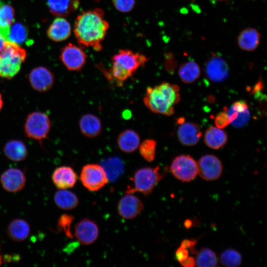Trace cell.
I'll list each match as a JSON object with an SVG mask.
<instances>
[{"instance_id": "obj_28", "label": "cell", "mask_w": 267, "mask_h": 267, "mask_svg": "<svg viewBox=\"0 0 267 267\" xmlns=\"http://www.w3.org/2000/svg\"><path fill=\"white\" fill-rule=\"evenodd\" d=\"M53 200L55 205L64 210H72L79 204L77 195L67 189H59L54 195Z\"/></svg>"}, {"instance_id": "obj_23", "label": "cell", "mask_w": 267, "mask_h": 267, "mask_svg": "<svg viewBox=\"0 0 267 267\" xmlns=\"http://www.w3.org/2000/svg\"><path fill=\"white\" fill-rule=\"evenodd\" d=\"M71 33L70 24L66 19L61 17L55 19L47 31L48 37L55 42H61L67 39Z\"/></svg>"}, {"instance_id": "obj_38", "label": "cell", "mask_w": 267, "mask_h": 267, "mask_svg": "<svg viewBox=\"0 0 267 267\" xmlns=\"http://www.w3.org/2000/svg\"><path fill=\"white\" fill-rule=\"evenodd\" d=\"M197 243V239H185L181 242L180 246L187 249L189 251H190L191 253L196 254L197 252L195 249Z\"/></svg>"}, {"instance_id": "obj_27", "label": "cell", "mask_w": 267, "mask_h": 267, "mask_svg": "<svg viewBox=\"0 0 267 267\" xmlns=\"http://www.w3.org/2000/svg\"><path fill=\"white\" fill-rule=\"evenodd\" d=\"M227 139V135L224 131L212 126L206 131L204 140L210 148L219 149L226 143Z\"/></svg>"}, {"instance_id": "obj_22", "label": "cell", "mask_w": 267, "mask_h": 267, "mask_svg": "<svg viewBox=\"0 0 267 267\" xmlns=\"http://www.w3.org/2000/svg\"><path fill=\"white\" fill-rule=\"evenodd\" d=\"M31 231L29 223L22 219L12 220L7 226V235L12 240L15 242H22L25 240L29 236Z\"/></svg>"}, {"instance_id": "obj_13", "label": "cell", "mask_w": 267, "mask_h": 267, "mask_svg": "<svg viewBox=\"0 0 267 267\" xmlns=\"http://www.w3.org/2000/svg\"><path fill=\"white\" fill-rule=\"evenodd\" d=\"M0 183L5 191L11 193L17 192L25 186L26 177L21 169L10 168L0 175Z\"/></svg>"}, {"instance_id": "obj_19", "label": "cell", "mask_w": 267, "mask_h": 267, "mask_svg": "<svg viewBox=\"0 0 267 267\" xmlns=\"http://www.w3.org/2000/svg\"><path fill=\"white\" fill-rule=\"evenodd\" d=\"M261 35L255 28L249 27L242 30L237 37L240 49L247 51L256 50L260 44Z\"/></svg>"}, {"instance_id": "obj_31", "label": "cell", "mask_w": 267, "mask_h": 267, "mask_svg": "<svg viewBox=\"0 0 267 267\" xmlns=\"http://www.w3.org/2000/svg\"><path fill=\"white\" fill-rule=\"evenodd\" d=\"M195 265L200 267H213L218 265V258L214 251L208 248H203L196 254Z\"/></svg>"}, {"instance_id": "obj_5", "label": "cell", "mask_w": 267, "mask_h": 267, "mask_svg": "<svg viewBox=\"0 0 267 267\" xmlns=\"http://www.w3.org/2000/svg\"><path fill=\"white\" fill-rule=\"evenodd\" d=\"M51 122L48 115L41 111L29 113L24 125V132L26 137L36 140L42 145L51 129Z\"/></svg>"}, {"instance_id": "obj_43", "label": "cell", "mask_w": 267, "mask_h": 267, "mask_svg": "<svg viewBox=\"0 0 267 267\" xmlns=\"http://www.w3.org/2000/svg\"><path fill=\"white\" fill-rule=\"evenodd\" d=\"M5 42L6 41L4 39V38L0 35V52L3 49Z\"/></svg>"}, {"instance_id": "obj_9", "label": "cell", "mask_w": 267, "mask_h": 267, "mask_svg": "<svg viewBox=\"0 0 267 267\" xmlns=\"http://www.w3.org/2000/svg\"><path fill=\"white\" fill-rule=\"evenodd\" d=\"M60 58L68 70L79 71L85 65L87 56L80 47L70 43L61 49Z\"/></svg>"}, {"instance_id": "obj_44", "label": "cell", "mask_w": 267, "mask_h": 267, "mask_svg": "<svg viewBox=\"0 0 267 267\" xmlns=\"http://www.w3.org/2000/svg\"><path fill=\"white\" fill-rule=\"evenodd\" d=\"M3 105V101L2 95L1 93H0V111L2 108Z\"/></svg>"}, {"instance_id": "obj_15", "label": "cell", "mask_w": 267, "mask_h": 267, "mask_svg": "<svg viewBox=\"0 0 267 267\" xmlns=\"http://www.w3.org/2000/svg\"><path fill=\"white\" fill-rule=\"evenodd\" d=\"M117 205L119 215L126 220L136 218L142 211L144 205L142 201L133 193H126Z\"/></svg>"}, {"instance_id": "obj_20", "label": "cell", "mask_w": 267, "mask_h": 267, "mask_svg": "<svg viewBox=\"0 0 267 267\" xmlns=\"http://www.w3.org/2000/svg\"><path fill=\"white\" fill-rule=\"evenodd\" d=\"M79 128L81 133L89 138L99 135L102 131V123L96 116L87 113L82 116L79 121Z\"/></svg>"}, {"instance_id": "obj_6", "label": "cell", "mask_w": 267, "mask_h": 267, "mask_svg": "<svg viewBox=\"0 0 267 267\" xmlns=\"http://www.w3.org/2000/svg\"><path fill=\"white\" fill-rule=\"evenodd\" d=\"M163 175L159 167H144L138 170L133 178L134 187L128 188L126 193L138 192L144 195L150 194L162 179Z\"/></svg>"}, {"instance_id": "obj_41", "label": "cell", "mask_w": 267, "mask_h": 267, "mask_svg": "<svg viewBox=\"0 0 267 267\" xmlns=\"http://www.w3.org/2000/svg\"><path fill=\"white\" fill-rule=\"evenodd\" d=\"M263 89V84L261 80H260L255 86L253 89L252 91L251 92L252 94L255 93H258L259 91H260Z\"/></svg>"}, {"instance_id": "obj_34", "label": "cell", "mask_w": 267, "mask_h": 267, "mask_svg": "<svg viewBox=\"0 0 267 267\" xmlns=\"http://www.w3.org/2000/svg\"><path fill=\"white\" fill-rule=\"evenodd\" d=\"M157 143L153 139H146L139 145V151L141 156L147 161L152 162L156 156Z\"/></svg>"}, {"instance_id": "obj_25", "label": "cell", "mask_w": 267, "mask_h": 267, "mask_svg": "<svg viewBox=\"0 0 267 267\" xmlns=\"http://www.w3.org/2000/svg\"><path fill=\"white\" fill-rule=\"evenodd\" d=\"M80 0H47V4L50 11L54 15L66 16L78 8Z\"/></svg>"}, {"instance_id": "obj_21", "label": "cell", "mask_w": 267, "mask_h": 267, "mask_svg": "<svg viewBox=\"0 0 267 267\" xmlns=\"http://www.w3.org/2000/svg\"><path fill=\"white\" fill-rule=\"evenodd\" d=\"M3 152L9 160L17 162L25 160L28 155L25 143L19 139L8 141L3 147Z\"/></svg>"}, {"instance_id": "obj_42", "label": "cell", "mask_w": 267, "mask_h": 267, "mask_svg": "<svg viewBox=\"0 0 267 267\" xmlns=\"http://www.w3.org/2000/svg\"><path fill=\"white\" fill-rule=\"evenodd\" d=\"M184 227L186 228H190L192 225V222L189 219H187L184 222Z\"/></svg>"}, {"instance_id": "obj_1", "label": "cell", "mask_w": 267, "mask_h": 267, "mask_svg": "<svg viewBox=\"0 0 267 267\" xmlns=\"http://www.w3.org/2000/svg\"><path fill=\"white\" fill-rule=\"evenodd\" d=\"M109 25L100 8L84 11L77 18L74 34L81 46L91 47L96 51L102 49V42Z\"/></svg>"}, {"instance_id": "obj_24", "label": "cell", "mask_w": 267, "mask_h": 267, "mask_svg": "<svg viewBox=\"0 0 267 267\" xmlns=\"http://www.w3.org/2000/svg\"><path fill=\"white\" fill-rule=\"evenodd\" d=\"M140 141L137 133L132 129H126L122 132L117 140L120 149L125 153L135 151L138 148Z\"/></svg>"}, {"instance_id": "obj_18", "label": "cell", "mask_w": 267, "mask_h": 267, "mask_svg": "<svg viewBox=\"0 0 267 267\" xmlns=\"http://www.w3.org/2000/svg\"><path fill=\"white\" fill-rule=\"evenodd\" d=\"M177 134L181 143L187 146H193L199 141L202 132L198 125L188 122L180 125L178 128Z\"/></svg>"}, {"instance_id": "obj_46", "label": "cell", "mask_w": 267, "mask_h": 267, "mask_svg": "<svg viewBox=\"0 0 267 267\" xmlns=\"http://www.w3.org/2000/svg\"><path fill=\"white\" fill-rule=\"evenodd\" d=\"M2 260V256L0 254V266H1V265Z\"/></svg>"}, {"instance_id": "obj_7", "label": "cell", "mask_w": 267, "mask_h": 267, "mask_svg": "<svg viewBox=\"0 0 267 267\" xmlns=\"http://www.w3.org/2000/svg\"><path fill=\"white\" fill-rule=\"evenodd\" d=\"M80 180L85 188L90 191H96L104 187L108 180L100 165L89 164L82 169Z\"/></svg>"}, {"instance_id": "obj_26", "label": "cell", "mask_w": 267, "mask_h": 267, "mask_svg": "<svg viewBox=\"0 0 267 267\" xmlns=\"http://www.w3.org/2000/svg\"><path fill=\"white\" fill-rule=\"evenodd\" d=\"M14 21V12L12 7L0 0V35L6 41H8L9 31Z\"/></svg>"}, {"instance_id": "obj_32", "label": "cell", "mask_w": 267, "mask_h": 267, "mask_svg": "<svg viewBox=\"0 0 267 267\" xmlns=\"http://www.w3.org/2000/svg\"><path fill=\"white\" fill-rule=\"evenodd\" d=\"M241 255L233 249H228L223 251L220 256V262L225 267H236L242 263Z\"/></svg>"}, {"instance_id": "obj_17", "label": "cell", "mask_w": 267, "mask_h": 267, "mask_svg": "<svg viewBox=\"0 0 267 267\" xmlns=\"http://www.w3.org/2000/svg\"><path fill=\"white\" fill-rule=\"evenodd\" d=\"M230 123L235 127L245 126L250 118V112L246 101L238 100L234 102L227 110Z\"/></svg>"}, {"instance_id": "obj_29", "label": "cell", "mask_w": 267, "mask_h": 267, "mask_svg": "<svg viewBox=\"0 0 267 267\" xmlns=\"http://www.w3.org/2000/svg\"><path fill=\"white\" fill-rule=\"evenodd\" d=\"M200 68L194 61H188L181 64L178 69V75L181 81L190 84L195 81L200 75Z\"/></svg>"}, {"instance_id": "obj_33", "label": "cell", "mask_w": 267, "mask_h": 267, "mask_svg": "<svg viewBox=\"0 0 267 267\" xmlns=\"http://www.w3.org/2000/svg\"><path fill=\"white\" fill-rule=\"evenodd\" d=\"M27 37L28 32L26 27L20 23H15L11 27L8 41L22 44L26 41Z\"/></svg>"}, {"instance_id": "obj_3", "label": "cell", "mask_w": 267, "mask_h": 267, "mask_svg": "<svg viewBox=\"0 0 267 267\" xmlns=\"http://www.w3.org/2000/svg\"><path fill=\"white\" fill-rule=\"evenodd\" d=\"M148 59L144 55L129 49H121L112 59L109 76L117 85L121 87Z\"/></svg>"}, {"instance_id": "obj_36", "label": "cell", "mask_w": 267, "mask_h": 267, "mask_svg": "<svg viewBox=\"0 0 267 267\" xmlns=\"http://www.w3.org/2000/svg\"><path fill=\"white\" fill-rule=\"evenodd\" d=\"M115 7L122 12L132 10L135 5V0H112Z\"/></svg>"}, {"instance_id": "obj_4", "label": "cell", "mask_w": 267, "mask_h": 267, "mask_svg": "<svg viewBox=\"0 0 267 267\" xmlns=\"http://www.w3.org/2000/svg\"><path fill=\"white\" fill-rule=\"evenodd\" d=\"M25 50L18 44L6 41L0 52V77L10 80L19 72L26 58Z\"/></svg>"}, {"instance_id": "obj_10", "label": "cell", "mask_w": 267, "mask_h": 267, "mask_svg": "<svg viewBox=\"0 0 267 267\" xmlns=\"http://www.w3.org/2000/svg\"><path fill=\"white\" fill-rule=\"evenodd\" d=\"M204 71L207 78L215 83L225 81L229 73L227 62L222 57L215 54H213L206 62Z\"/></svg>"}, {"instance_id": "obj_37", "label": "cell", "mask_w": 267, "mask_h": 267, "mask_svg": "<svg viewBox=\"0 0 267 267\" xmlns=\"http://www.w3.org/2000/svg\"><path fill=\"white\" fill-rule=\"evenodd\" d=\"M227 108H224L223 111L219 113L216 117L215 123L216 127L223 129L230 124L227 113Z\"/></svg>"}, {"instance_id": "obj_14", "label": "cell", "mask_w": 267, "mask_h": 267, "mask_svg": "<svg viewBox=\"0 0 267 267\" xmlns=\"http://www.w3.org/2000/svg\"><path fill=\"white\" fill-rule=\"evenodd\" d=\"M98 235L99 228L97 225L89 219H83L75 226L74 236L82 245L92 244L96 240Z\"/></svg>"}, {"instance_id": "obj_45", "label": "cell", "mask_w": 267, "mask_h": 267, "mask_svg": "<svg viewBox=\"0 0 267 267\" xmlns=\"http://www.w3.org/2000/svg\"><path fill=\"white\" fill-rule=\"evenodd\" d=\"M184 121H185V119L183 117H180V118H179L178 120H177V122L178 123L180 124V125H181L183 123H184Z\"/></svg>"}, {"instance_id": "obj_11", "label": "cell", "mask_w": 267, "mask_h": 267, "mask_svg": "<svg viewBox=\"0 0 267 267\" xmlns=\"http://www.w3.org/2000/svg\"><path fill=\"white\" fill-rule=\"evenodd\" d=\"M28 79L32 88L40 92L48 91L54 83L53 73L43 66L33 68L29 73Z\"/></svg>"}, {"instance_id": "obj_2", "label": "cell", "mask_w": 267, "mask_h": 267, "mask_svg": "<svg viewBox=\"0 0 267 267\" xmlns=\"http://www.w3.org/2000/svg\"><path fill=\"white\" fill-rule=\"evenodd\" d=\"M180 100L179 87L167 82L148 87L143 98L144 105L151 112L166 116L174 114V106Z\"/></svg>"}, {"instance_id": "obj_16", "label": "cell", "mask_w": 267, "mask_h": 267, "mask_svg": "<svg viewBox=\"0 0 267 267\" xmlns=\"http://www.w3.org/2000/svg\"><path fill=\"white\" fill-rule=\"evenodd\" d=\"M51 179L58 189H68L76 184L78 176L74 170L69 166L56 168L52 173Z\"/></svg>"}, {"instance_id": "obj_30", "label": "cell", "mask_w": 267, "mask_h": 267, "mask_svg": "<svg viewBox=\"0 0 267 267\" xmlns=\"http://www.w3.org/2000/svg\"><path fill=\"white\" fill-rule=\"evenodd\" d=\"M106 173L108 181H114L119 178L124 172V165L118 158H111L104 161L101 165Z\"/></svg>"}, {"instance_id": "obj_48", "label": "cell", "mask_w": 267, "mask_h": 267, "mask_svg": "<svg viewBox=\"0 0 267 267\" xmlns=\"http://www.w3.org/2000/svg\"></svg>"}, {"instance_id": "obj_35", "label": "cell", "mask_w": 267, "mask_h": 267, "mask_svg": "<svg viewBox=\"0 0 267 267\" xmlns=\"http://www.w3.org/2000/svg\"><path fill=\"white\" fill-rule=\"evenodd\" d=\"M74 220L72 215L64 214L61 215L57 221V228L60 231H63L69 238L73 237L71 230V226Z\"/></svg>"}, {"instance_id": "obj_12", "label": "cell", "mask_w": 267, "mask_h": 267, "mask_svg": "<svg viewBox=\"0 0 267 267\" xmlns=\"http://www.w3.org/2000/svg\"><path fill=\"white\" fill-rule=\"evenodd\" d=\"M198 174L204 180L211 181L217 179L222 172V166L216 156L207 154L201 157L198 162Z\"/></svg>"}, {"instance_id": "obj_39", "label": "cell", "mask_w": 267, "mask_h": 267, "mask_svg": "<svg viewBox=\"0 0 267 267\" xmlns=\"http://www.w3.org/2000/svg\"><path fill=\"white\" fill-rule=\"evenodd\" d=\"M188 250L180 246L176 252V259L179 262H180L185 259L188 256Z\"/></svg>"}, {"instance_id": "obj_47", "label": "cell", "mask_w": 267, "mask_h": 267, "mask_svg": "<svg viewBox=\"0 0 267 267\" xmlns=\"http://www.w3.org/2000/svg\"><path fill=\"white\" fill-rule=\"evenodd\" d=\"M217 0V1H223V0Z\"/></svg>"}, {"instance_id": "obj_40", "label": "cell", "mask_w": 267, "mask_h": 267, "mask_svg": "<svg viewBox=\"0 0 267 267\" xmlns=\"http://www.w3.org/2000/svg\"><path fill=\"white\" fill-rule=\"evenodd\" d=\"M179 263L184 267H194L195 266V258L189 256Z\"/></svg>"}, {"instance_id": "obj_8", "label": "cell", "mask_w": 267, "mask_h": 267, "mask_svg": "<svg viewBox=\"0 0 267 267\" xmlns=\"http://www.w3.org/2000/svg\"><path fill=\"white\" fill-rule=\"evenodd\" d=\"M170 171L178 179L182 182H189L198 175L197 163L188 155H180L173 160Z\"/></svg>"}]
</instances>
